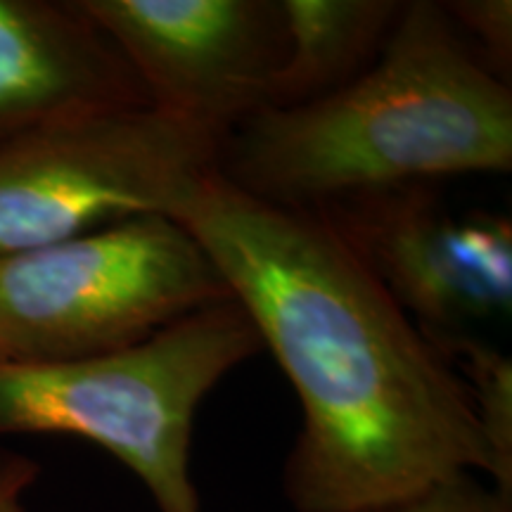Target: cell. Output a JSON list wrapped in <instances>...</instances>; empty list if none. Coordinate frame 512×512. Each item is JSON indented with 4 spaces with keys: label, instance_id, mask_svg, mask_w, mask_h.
<instances>
[{
    "label": "cell",
    "instance_id": "1",
    "mask_svg": "<svg viewBox=\"0 0 512 512\" xmlns=\"http://www.w3.org/2000/svg\"><path fill=\"white\" fill-rule=\"evenodd\" d=\"M207 249L304 411L285 463L297 512H373L498 465L463 380L309 211L211 174L178 219Z\"/></svg>",
    "mask_w": 512,
    "mask_h": 512
},
{
    "label": "cell",
    "instance_id": "2",
    "mask_svg": "<svg viewBox=\"0 0 512 512\" xmlns=\"http://www.w3.org/2000/svg\"><path fill=\"white\" fill-rule=\"evenodd\" d=\"M512 171V88L472 57L441 3H403L358 79L264 110L221 140L216 174L266 204L311 211L389 188Z\"/></svg>",
    "mask_w": 512,
    "mask_h": 512
},
{
    "label": "cell",
    "instance_id": "3",
    "mask_svg": "<svg viewBox=\"0 0 512 512\" xmlns=\"http://www.w3.org/2000/svg\"><path fill=\"white\" fill-rule=\"evenodd\" d=\"M259 351L252 318L230 299L114 354L0 366V437L88 439L136 472L159 512H200L190 479L195 415Z\"/></svg>",
    "mask_w": 512,
    "mask_h": 512
},
{
    "label": "cell",
    "instance_id": "4",
    "mask_svg": "<svg viewBox=\"0 0 512 512\" xmlns=\"http://www.w3.org/2000/svg\"><path fill=\"white\" fill-rule=\"evenodd\" d=\"M230 299L181 221L136 216L0 256V366L114 354Z\"/></svg>",
    "mask_w": 512,
    "mask_h": 512
},
{
    "label": "cell",
    "instance_id": "5",
    "mask_svg": "<svg viewBox=\"0 0 512 512\" xmlns=\"http://www.w3.org/2000/svg\"><path fill=\"white\" fill-rule=\"evenodd\" d=\"M221 143L152 107L67 119L0 140V256L136 216L178 219Z\"/></svg>",
    "mask_w": 512,
    "mask_h": 512
},
{
    "label": "cell",
    "instance_id": "6",
    "mask_svg": "<svg viewBox=\"0 0 512 512\" xmlns=\"http://www.w3.org/2000/svg\"><path fill=\"white\" fill-rule=\"evenodd\" d=\"M415 183L325 204L309 214L337 235L422 332H470L512 311V221L453 211Z\"/></svg>",
    "mask_w": 512,
    "mask_h": 512
},
{
    "label": "cell",
    "instance_id": "7",
    "mask_svg": "<svg viewBox=\"0 0 512 512\" xmlns=\"http://www.w3.org/2000/svg\"><path fill=\"white\" fill-rule=\"evenodd\" d=\"M152 110L221 143L271 107L285 57L280 0H79Z\"/></svg>",
    "mask_w": 512,
    "mask_h": 512
},
{
    "label": "cell",
    "instance_id": "8",
    "mask_svg": "<svg viewBox=\"0 0 512 512\" xmlns=\"http://www.w3.org/2000/svg\"><path fill=\"white\" fill-rule=\"evenodd\" d=\"M136 107L143 86L79 0H0V140Z\"/></svg>",
    "mask_w": 512,
    "mask_h": 512
},
{
    "label": "cell",
    "instance_id": "9",
    "mask_svg": "<svg viewBox=\"0 0 512 512\" xmlns=\"http://www.w3.org/2000/svg\"><path fill=\"white\" fill-rule=\"evenodd\" d=\"M401 0H280L285 57L271 107L320 100L358 79L382 53Z\"/></svg>",
    "mask_w": 512,
    "mask_h": 512
},
{
    "label": "cell",
    "instance_id": "10",
    "mask_svg": "<svg viewBox=\"0 0 512 512\" xmlns=\"http://www.w3.org/2000/svg\"><path fill=\"white\" fill-rule=\"evenodd\" d=\"M451 363L498 465V489L512 491V358L475 332H425Z\"/></svg>",
    "mask_w": 512,
    "mask_h": 512
},
{
    "label": "cell",
    "instance_id": "11",
    "mask_svg": "<svg viewBox=\"0 0 512 512\" xmlns=\"http://www.w3.org/2000/svg\"><path fill=\"white\" fill-rule=\"evenodd\" d=\"M448 22L472 57L498 81L512 76V3L510 0H448L441 3Z\"/></svg>",
    "mask_w": 512,
    "mask_h": 512
},
{
    "label": "cell",
    "instance_id": "12",
    "mask_svg": "<svg viewBox=\"0 0 512 512\" xmlns=\"http://www.w3.org/2000/svg\"><path fill=\"white\" fill-rule=\"evenodd\" d=\"M373 512H512V491L482 484L465 472L441 482L425 494Z\"/></svg>",
    "mask_w": 512,
    "mask_h": 512
},
{
    "label": "cell",
    "instance_id": "13",
    "mask_svg": "<svg viewBox=\"0 0 512 512\" xmlns=\"http://www.w3.org/2000/svg\"><path fill=\"white\" fill-rule=\"evenodd\" d=\"M38 477V463L0 451V512H24L22 496Z\"/></svg>",
    "mask_w": 512,
    "mask_h": 512
}]
</instances>
